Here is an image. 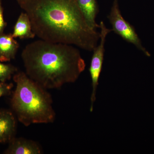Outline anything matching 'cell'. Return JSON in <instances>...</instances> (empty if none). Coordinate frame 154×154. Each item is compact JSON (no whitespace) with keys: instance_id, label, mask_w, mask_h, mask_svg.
<instances>
[{"instance_id":"cell-12","label":"cell","mask_w":154,"mask_h":154,"mask_svg":"<svg viewBox=\"0 0 154 154\" xmlns=\"http://www.w3.org/2000/svg\"><path fill=\"white\" fill-rule=\"evenodd\" d=\"M14 87L13 83H7L0 82V98L2 96L11 95L12 94V89Z\"/></svg>"},{"instance_id":"cell-13","label":"cell","mask_w":154,"mask_h":154,"mask_svg":"<svg viewBox=\"0 0 154 154\" xmlns=\"http://www.w3.org/2000/svg\"><path fill=\"white\" fill-rule=\"evenodd\" d=\"M7 26V23L4 20L3 16V8L2 6V0H0V33L4 32Z\"/></svg>"},{"instance_id":"cell-5","label":"cell","mask_w":154,"mask_h":154,"mask_svg":"<svg viewBox=\"0 0 154 154\" xmlns=\"http://www.w3.org/2000/svg\"><path fill=\"white\" fill-rule=\"evenodd\" d=\"M100 43L93 50V56L91 59L89 72L92 79V93L91 96V104L94 105L96 101V91L99 85V80L102 71V65L105 54V45L106 37L110 32L111 29L107 28L104 22L101 21L99 24Z\"/></svg>"},{"instance_id":"cell-3","label":"cell","mask_w":154,"mask_h":154,"mask_svg":"<svg viewBox=\"0 0 154 154\" xmlns=\"http://www.w3.org/2000/svg\"><path fill=\"white\" fill-rule=\"evenodd\" d=\"M13 79L17 86L12 92L11 105L17 120L26 127L53 122L56 113L52 97L47 90L24 72H17Z\"/></svg>"},{"instance_id":"cell-4","label":"cell","mask_w":154,"mask_h":154,"mask_svg":"<svg viewBox=\"0 0 154 154\" xmlns=\"http://www.w3.org/2000/svg\"><path fill=\"white\" fill-rule=\"evenodd\" d=\"M107 18L112 26V31L125 41L134 45L146 56H151L150 54L142 44V42L136 32L134 27L122 17L118 0H113Z\"/></svg>"},{"instance_id":"cell-2","label":"cell","mask_w":154,"mask_h":154,"mask_svg":"<svg viewBox=\"0 0 154 154\" xmlns=\"http://www.w3.org/2000/svg\"><path fill=\"white\" fill-rule=\"evenodd\" d=\"M22 58L26 75L46 90L75 82L86 67L79 51L73 45L42 39L27 45Z\"/></svg>"},{"instance_id":"cell-9","label":"cell","mask_w":154,"mask_h":154,"mask_svg":"<svg viewBox=\"0 0 154 154\" xmlns=\"http://www.w3.org/2000/svg\"><path fill=\"white\" fill-rule=\"evenodd\" d=\"M77 4L84 15L90 28L94 30L99 28V24L96 19L99 12V6L96 0H76Z\"/></svg>"},{"instance_id":"cell-11","label":"cell","mask_w":154,"mask_h":154,"mask_svg":"<svg viewBox=\"0 0 154 154\" xmlns=\"http://www.w3.org/2000/svg\"><path fill=\"white\" fill-rule=\"evenodd\" d=\"M18 72V68L13 65L6 64L0 61V82H6L11 79L13 75Z\"/></svg>"},{"instance_id":"cell-7","label":"cell","mask_w":154,"mask_h":154,"mask_svg":"<svg viewBox=\"0 0 154 154\" xmlns=\"http://www.w3.org/2000/svg\"><path fill=\"white\" fill-rule=\"evenodd\" d=\"M5 154H40L42 153L41 147L36 142L22 137L13 138L9 143Z\"/></svg>"},{"instance_id":"cell-6","label":"cell","mask_w":154,"mask_h":154,"mask_svg":"<svg viewBox=\"0 0 154 154\" xmlns=\"http://www.w3.org/2000/svg\"><path fill=\"white\" fill-rule=\"evenodd\" d=\"M17 120L14 112L0 109V143H9L16 137Z\"/></svg>"},{"instance_id":"cell-8","label":"cell","mask_w":154,"mask_h":154,"mask_svg":"<svg viewBox=\"0 0 154 154\" xmlns=\"http://www.w3.org/2000/svg\"><path fill=\"white\" fill-rule=\"evenodd\" d=\"M19 47L12 34L0 33V61L6 62L14 59Z\"/></svg>"},{"instance_id":"cell-10","label":"cell","mask_w":154,"mask_h":154,"mask_svg":"<svg viewBox=\"0 0 154 154\" xmlns=\"http://www.w3.org/2000/svg\"><path fill=\"white\" fill-rule=\"evenodd\" d=\"M13 37L20 39L33 38L36 36L32 30L30 18L26 13H22L19 15L14 27L12 34Z\"/></svg>"},{"instance_id":"cell-1","label":"cell","mask_w":154,"mask_h":154,"mask_svg":"<svg viewBox=\"0 0 154 154\" xmlns=\"http://www.w3.org/2000/svg\"><path fill=\"white\" fill-rule=\"evenodd\" d=\"M30 18L36 36L53 43L92 51L100 32L90 28L76 0H17Z\"/></svg>"}]
</instances>
